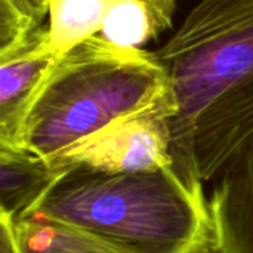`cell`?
Returning <instances> with one entry per match:
<instances>
[{"label": "cell", "instance_id": "1", "mask_svg": "<svg viewBox=\"0 0 253 253\" xmlns=\"http://www.w3.org/2000/svg\"><path fill=\"white\" fill-rule=\"evenodd\" d=\"M156 53L175 108L172 170L209 205L203 184L253 135V0H200Z\"/></svg>", "mask_w": 253, "mask_h": 253}, {"label": "cell", "instance_id": "2", "mask_svg": "<svg viewBox=\"0 0 253 253\" xmlns=\"http://www.w3.org/2000/svg\"><path fill=\"white\" fill-rule=\"evenodd\" d=\"M27 216L76 225L136 253H215L209 205L172 168L138 173L73 169Z\"/></svg>", "mask_w": 253, "mask_h": 253}, {"label": "cell", "instance_id": "3", "mask_svg": "<svg viewBox=\"0 0 253 253\" xmlns=\"http://www.w3.org/2000/svg\"><path fill=\"white\" fill-rule=\"evenodd\" d=\"M170 99L156 50L120 47L95 36L56 58L28 114L24 148L52 165L113 120Z\"/></svg>", "mask_w": 253, "mask_h": 253}, {"label": "cell", "instance_id": "4", "mask_svg": "<svg viewBox=\"0 0 253 253\" xmlns=\"http://www.w3.org/2000/svg\"><path fill=\"white\" fill-rule=\"evenodd\" d=\"M173 99L126 114L62 151L52 166L64 173L87 169L138 173L172 168Z\"/></svg>", "mask_w": 253, "mask_h": 253}, {"label": "cell", "instance_id": "5", "mask_svg": "<svg viewBox=\"0 0 253 253\" xmlns=\"http://www.w3.org/2000/svg\"><path fill=\"white\" fill-rule=\"evenodd\" d=\"M47 25L0 56V145L24 148V129L37 93L56 61Z\"/></svg>", "mask_w": 253, "mask_h": 253}, {"label": "cell", "instance_id": "6", "mask_svg": "<svg viewBox=\"0 0 253 253\" xmlns=\"http://www.w3.org/2000/svg\"><path fill=\"white\" fill-rule=\"evenodd\" d=\"M209 213L215 253H253V135L215 176Z\"/></svg>", "mask_w": 253, "mask_h": 253}, {"label": "cell", "instance_id": "7", "mask_svg": "<svg viewBox=\"0 0 253 253\" xmlns=\"http://www.w3.org/2000/svg\"><path fill=\"white\" fill-rule=\"evenodd\" d=\"M64 175L27 148L0 145V215L27 216Z\"/></svg>", "mask_w": 253, "mask_h": 253}, {"label": "cell", "instance_id": "8", "mask_svg": "<svg viewBox=\"0 0 253 253\" xmlns=\"http://www.w3.org/2000/svg\"><path fill=\"white\" fill-rule=\"evenodd\" d=\"M19 253H136L84 228L25 216L13 221Z\"/></svg>", "mask_w": 253, "mask_h": 253}, {"label": "cell", "instance_id": "9", "mask_svg": "<svg viewBox=\"0 0 253 253\" xmlns=\"http://www.w3.org/2000/svg\"><path fill=\"white\" fill-rule=\"evenodd\" d=\"M116 0H49V43L56 56L99 34Z\"/></svg>", "mask_w": 253, "mask_h": 253}, {"label": "cell", "instance_id": "10", "mask_svg": "<svg viewBox=\"0 0 253 253\" xmlns=\"http://www.w3.org/2000/svg\"><path fill=\"white\" fill-rule=\"evenodd\" d=\"M160 34L150 6L142 0H116L108 9L98 36L120 47L144 46Z\"/></svg>", "mask_w": 253, "mask_h": 253}, {"label": "cell", "instance_id": "11", "mask_svg": "<svg viewBox=\"0 0 253 253\" xmlns=\"http://www.w3.org/2000/svg\"><path fill=\"white\" fill-rule=\"evenodd\" d=\"M142 1H145L150 6V9L153 10L156 24H157L160 33L170 28L172 18H173L175 9H176V0H142Z\"/></svg>", "mask_w": 253, "mask_h": 253}, {"label": "cell", "instance_id": "12", "mask_svg": "<svg viewBox=\"0 0 253 253\" xmlns=\"http://www.w3.org/2000/svg\"><path fill=\"white\" fill-rule=\"evenodd\" d=\"M27 13L36 25H43L49 10V0H9Z\"/></svg>", "mask_w": 253, "mask_h": 253}]
</instances>
